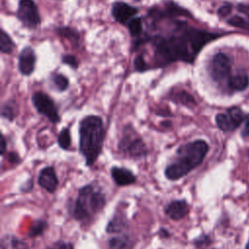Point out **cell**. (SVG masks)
Listing matches in <instances>:
<instances>
[{"instance_id":"cell-10","label":"cell","mask_w":249,"mask_h":249,"mask_svg":"<svg viewBox=\"0 0 249 249\" xmlns=\"http://www.w3.org/2000/svg\"><path fill=\"white\" fill-rule=\"evenodd\" d=\"M189 211L190 206L185 199L172 200L168 202L164 207V214L174 221H179L183 219L188 215Z\"/></svg>"},{"instance_id":"cell-8","label":"cell","mask_w":249,"mask_h":249,"mask_svg":"<svg viewBox=\"0 0 249 249\" xmlns=\"http://www.w3.org/2000/svg\"><path fill=\"white\" fill-rule=\"evenodd\" d=\"M18 19L27 27L33 28L37 26L40 21L38 9L33 0H20L18 8Z\"/></svg>"},{"instance_id":"cell-2","label":"cell","mask_w":249,"mask_h":249,"mask_svg":"<svg viewBox=\"0 0 249 249\" xmlns=\"http://www.w3.org/2000/svg\"><path fill=\"white\" fill-rule=\"evenodd\" d=\"M208 150L207 142L202 139L180 145L176 150L174 160L164 169L165 177L175 181L186 176L203 161Z\"/></svg>"},{"instance_id":"cell-7","label":"cell","mask_w":249,"mask_h":249,"mask_svg":"<svg viewBox=\"0 0 249 249\" xmlns=\"http://www.w3.org/2000/svg\"><path fill=\"white\" fill-rule=\"evenodd\" d=\"M231 59L223 53H216L210 62V75L215 82L221 83L231 77Z\"/></svg>"},{"instance_id":"cell-26","label":"cell","mask_w":249,"mask_h":249,"mask_svg":"<svg viewBox=\"0 0 249 249\" xmlns=\"http://www.w3.org/2000/svg\"><path fill=\"white\" fill-rule=\"evenodd\" d=\"M177 98H178V101L184 105H194L196 104L195 102V99L193 98V96L191 94H189L188 92L186 91H180L178 92L177 94Z\"/></svg>"},{"instance_id":"cell-35","label":"cell","mask_w":249,"mask_h":249,"mask_svg":"<svg viewBox=\"0 0 249 249\" xmlns=\"http://www.w3.org/2000/svg\"><path fill=\"white\" fill-rule=\"evenodd\" d=\"M8 160L11 162H14V163H18V162L20 161V158L18 157V155L16 152H9L8 153Z\"/></svg>"},{"instance_id":"cell-24","label":"cell","mask_w":249,"mask_h":249,"mask_svg":"<svg viewBox=\"0 0 249 249\" xmlns=\"http://www.w3.org/2000/svg\"><path fill=\"white\" fill-rule=\"evenodd\" d=\"M53 83L55 85V87L57 88L58 90H65L67 88H68V85H69V82H68V79L61 75V74H56L53 76Z\"/></svg>"},{"instance_id":"cell-29","label":"cell","mask_w":249,"mask_h":249,"mask_svg":"<svg viewBox=\"0 0 249 249\" xmlns=\"http://www.w3.org/2000/svg\"><path fill=\"white\" fill-rule=\"evenodd\" d=\"M134 67L137 71H145L148 69V66L144 60L143 55H138L135 59H134Z\"/></svg>"},{"instance_id":"cell-30","label":"cell","mask_w":249,"mask_h":249,"mask_svg":"<svg viewBox=\"0 0 249 249\" xmlns=\"http://www.w3.org/2000/svg\"><path fill=\"white\" fill-rule=\"evenodd\" d=\"M62 61H63V63H65V64L71 66V67L74 68V69H76V68L78 67V61H77L76 57L73 56V55H71V54H65V55H63V56H62Z\"/></svg>"},{"instance_id":"cell-27","label":"cell","mask_w":249,"mask_h":249,"mask_svg":"<svg viewBox=\"0 0 249 249\" xmlns=\"http://www.w3.org/2000/svg\"><path fill=\"white\" fill-rule=\"evenodd\" d=\"M167 12L169 16H182V15H188V11L182 9L181 7H178L174 3H168L167 5Z\"/></svg>"},{"instance_id":"cell-22","label":"cell","mask_w":249,"mask_h":249,"mask_svg":"<svg viewBox=\"0 0 249 249\" xmlns=\"http://www.w3.org/2000/svg\"><path fill=\"white\" fill-rule=\"evenodd\" d=\"M57 142H58V145L61 149H63V150H68L69 149V147L71 145V134H70V131H69L68 127L63 128L59 132Z\"/></svg>"},{"instance_id":"cell-14","label":"cell","mask_w":249,"mask_h":249,"mask_svg":"<svg viewBox=\"0 0 249 249\" xmlns=\"http://www.w3.org/2000/svg\"><path fill=\"white\" fill-rule=\"evenodd\" d=\"M107 244L108 249H132L134 246L132 238L127 234L111 237Z\"/></svg>"},{"instance_id":"cell-23","label":"cell","mask_w":249,"mask_h":249,"mask_svg":"<svg viewBox=\"0 0 249 249\" xmlns=\"http://www.w3.org/2000/svg\"><path fill=\"white\" fill-rule=\"evenodd\" d=\"M127 26L131 36H138L142 32V20L140 18H135L129 20Z\"/></svg>"},{"instance_id":"cell-17","label":"cell","mask_w":249,"mask_h":249,"mask_svg":"<svg viewBox=\"0 0 249 249\" xmlns=\"http://www.w3.org/2000/svg\"><path fill=\"white\" fill-rule=\"evenodd\" d=\"M126 227V221L123 216L115 215L107 224L106 232L108 233H117L121 232Z\"/></svg>"},{"instance_id":"cell-28","label":"cell","mask_w":249,"mask_h":249,"mask_svg":"<svg viewBox=\"0 0 249 249\" xmlns=\"http://www.w3.org/2000/svg\"><path fill=\"white\" fill-rule=\"evenodd\" d=\"M56 32H57L59 35H61V36L68 37V38L73 39V40H76V41L79 39V34H78L75 30H73V29H71V28H68V27L58 28V29L56 30Z\"/></svg>"},{"instance_id":"cell-32","label":"cell","mask_w":249,"mask_h":249,"mask_svg":"<svg viewBox=\"0 0 249 249\" xmlns=\"http://www.w3.org/2000/svg\"><path fill=\"white\" fill-rule=\"evenodd\" d=\"M210 242V239H209V236L208 235H201L199 237H197L196 239L194 240V243L196 245V246H201V245H204V244H208Z\"/></svg>"},{"instance_id":"cell-31","label":"cell","mask_w":249,"mask_h":249,"mask_svg":"<svg viewBox=\"0 0 249 249\" xmlns=\"http://www.w3.org/2000/svg\"><path fill=\"white\" fill-rule=\"evenodd\" d=\"M231 11V4H225L223 6H221L218 10V15L220 17H226L228 16Z\"/></svg>"},{"instance_id":"cell-18","label":"cell","mask_w":249,"mask_h":249,"mask_svg":"<svg viewBox=\"0 0 249 249\" xmlns=\"http://www.w3.org/2000/svg\"><path fill=\"white\" fill-rule=\"evenodd\" d=\"M228 115L231 119L233 129L237 128L241 124V123L244 122L245 115L243 114L242 110L237 106H232V107L229 108L228 109Z\"/></svg>"},{"instance_id":"cell-16","label":"cell","mask_w":249,"mask_h":249,"mask_svg":"<svg viewBox=\"0 0 249 249\" xmlns=\"http://www.w3.org/2000/svg\"><path fill=\"white\" fill-rule=\"evenodd\" d=\"M248 85L249 78L245 73H239L234 76H231L228 80V86L231 90H244L248 87Z\"/></svg>"},{"instance_id":"cell-11","label":"cell","mask_w":249,"mask_h":249,"mask_svg":"<svg viewBox=\"0 0 249 249\" xmlns=\"http://www.w3.org/2000/svg\"><path fill=\"white\" fill-rule=\"evenodd\" d=\"M137 9L124 2H116L112 7V15L120 23H126L134 15L137 14Z\"/></svg>"},{"instance_id":"cell-12","label":"cell","mask_w":249,"mask_h":249,"mask_svg":"<svg viewBox=\"0 0 249 249\" xmlns=\"http://www.w3.org/2000/svg\"><path fill=\"white\" fill-rule=\"evenodd\" d=\"M35 53L30 47L23 49L19 54L18 59V69L22 75H30L35 66Z\"/></svg>"},{"instance_id":"cell-25","label":"cell","mask_w":249,"mask_h":249,"mask_svg":"<svg viewBox=\"0 0 249 249\" xmlns=\"http://www.w3.org/2000/svg\"><path fill=\"white\" fill-rule=\"evenodd\" d=\"M16 110L15 107L9 103H6L2 106V110H1V116L7 120H9L10 122H12L15 117H16Z\"/></svg>"},{"instance_id":"cell-3","label":"cell","mask_w":249,"mask_h":249,"mask_svg":"<svg viewBox=\"0 0 249 249\" xmlns=\"http://www.w3.org/2000/svg\"><path fill=\"white\" fill-rule=\"evenodd\" d=\"M104 124L99 116L89 115L79 124V149L86 164L91 166L99 157L104 141Z\"/></svg>"},{"instance_id":"cell-21","label":"cell","mask_w":249,"mask_h":249,"mask_svg":"<svg viewBox=\"0 0 249 249\" xmlns=\"http://www.w3.org/2000/svg\"><path fill=\"white\" fill-rule=\"evenodd\" d=\"M48 228V223L44 220H37L35 221L32 226L29 229L28 235L30 237H35L38 235H41Z\"/></svg>"},{"instance_id":"cell-19","label":"cell","mask_w":249,"mask_h":249,"mask_svg":"<svg viewBox=\"0 0 249 249\" xmlns=\"http://www.w3.org/2000/svg\"><path fill=\"white\" fill-rule=\"evenodd\" d=\"M216 124L217 126L222 130V131H229V130H233L232 124L231 122V119L228 114L224 113H219L215 117Z\"/></svg>"},{"instance_id":"cell-4","label":"cell","mask_w":249,"mask_h":249,"mask_svg":"<svg viewBox=\"0 0 249 249\" xmlns=\"http://www.w3.org/2000/svg\"><path fill=\"white\" fill-rule=\"evenodd\" d=\"M118 149L124 157L130 159H141L148 155L146 143L130 124L124 127Z\"/></svg>"},{"instance_id":"cell-15","label":"cell","mask_w":249,"mask_h":249,"mask_svg":"<svg viewBox=\"0 0 249 249\" xmlns=\"http://www.w3.org/2000/svg\"><path fill=\"white\" fill-rule=\"evenodd\" d=\"M1 249H29L26 242L14 234H5L1 238Z\"/></svg>"},{"instance_id":"cell-9","label":"cell","mask_w":249,"mask_h":249,"mask_svg":"<svg viewBox=\"0 0 249 249\" xmlns=\"http://www.w3.org/2000/svg\"><path fill=\"white\" fill-rule=\"evenodd\" d=\"M38 184L49 193H54L58 186V178L53 166H45L39 171Z\"/></svg>"},{"instance_id":"cell-5","label":"cell","mask_w":249,"mask_h":249,"mask_svg":"<svg viewBox=\"0 0 249 249\" xmlns=\"http://www.w3.org/2000/svg\"><path fill=\"white\" fill-rule=\"evenodd\" d=\"M94 187L91 184L86 185L79 189L78 196L76 200L74 201L71 214L77 221H87L89 220L93 214L90 209V194L93 191Z\"/></svg>"},{"instance_id":"cell-34","label":"cell","mask_w":249,"mask_h":249,"mask_svg":"<svg viewBox=\"0 0 249 249\" xmlns=\"http://www.w3.org/2000/svg\"><path fill=\"white\" fill-rule=\"evenodd\" d=\"M53 249H74V246L70 242H58L54 244Z\"/></svg>"},{"instance_id":"cell-37","label":"cell","mask_w":249,"mask_h":249,"mask_svg":"<svg viewBox=\"0 0 249 249\" xmlns=\"http://www.w3.org/2000/svg\"><path fill=\"white\" fill-rule=\"evenodd\" d=\"M245 249H249V241L247 242V245H246V247H245Z\"/></svg>"},{"instance_id":"cell-1","label":"cell","mask_w":249,"mask_h":249,"mask_svg":"<svg viewBox=\"0 0 249 249\" xmlns=\"http://www.w3.org/2000/svg\"><path fill=\"white\" fill-rule=\"evenodd\" d=\"M219 36L220 34L209 33L187 26L182 32L168 38H155V53L161 64L175 60L192 63L203 46Z\"/></svg>"},{"instance_id":"cell-13","label":"cell","mask_w":249,"mask_h":249,"mask_svg":"<svg viewBox=\"0 0 249 249\" xmlns=\"http://www.w3.org/2000/svg\"><path fill=\"white\" fill-rule=\"evenodd\" d=\"M111 177L117 186H128L136 181L132 171L121 166H113L111 168Z\"/></svg>"},{"instance_id":"cell-6","label":"cell","mask_w":249,"mask_h":249,"mask_svg":"<svg viewBox=\"0 0 249 249\" xmlns=\"http://www.w3.org/2000/svg\"><path fill=\"white\" fill-rule=\"evenodd\" d=\"M31 100L37 112L47 117L51 123L58 124L60 122V116L58 114L57 108L53 99L48 94L42 91H37L32 95Z\"/></svg>"},{"instance_id":"cell-33","label":"cell","mask_w":249,"mask_h":249,"mask_svg":"<svg viewBox=\"0 0 249 249\" xmlns=\"http://www.w3.org/2000/svg\"><path fill=\"white\" fill-rule=\"evenodd\" d=\"M241 134L244 137H249V113L245 115L244 126H243V129L241 131Z\"/></svg>"},{"instance_id":"cell-36","label":"cell","mask_w":249,"mask_h":249,"mask_svg":"<svg viewBox=\"0 0 249 249\" xmlns=\"http://www.w3.org/2000/svg\"><path fill=\"white\" fill-rule=\"evenodd\" d=\"M0 153L3 156L6 153V138L5 136L2 134L1 135V149H0Z\"/></svg>"},{"instance_id":"cell-20","label":"cell","mask_w":249,"mask_h":249,"mask_svg":"<svg viewBox=\"0 0 249 249\" xmlns=\"http://www.w3.org/2000/svg\"><path fill=\"white\" fill-rule=\"evenodd\" d=\"M15 44L12 41L11 37L4 31L1 30L0 32V50L4 53H10L14 50Z\"/></svg>"}]
</instances>
